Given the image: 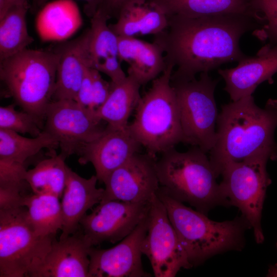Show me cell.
I'll return each mask as SVG.
<instances>
[{
    "instance_id": "obj_21",
    "label": "cell",
    "mask_w": 277,
    "mask_h": 277,
    "mask_svg": "<svg viewBox=\"0 0 277 277\" xmlns=\"http://www.w3.org/2000/svg\"><path fill=\"white\" fill-rule=\"evenodd\" d=\"M168 17L152 0H133L120 11L117 20L109 25L118 36L133 37L157 35L166 29Z\"/></svg>"
},
{
    "instance_id": "obj_10",
    "label": "cell",
    "mask_w": 277,
    "mask_h": 277,
    "mask_svg": "<svg viewBox=\"0 0 277 277\" xmlns=\"http://www.w3.org/2000/svg\"><path fill=\"white\" fill-rule=\"evenodd\" d=\"M103 122L95 111L75 100L52 101L46 109L43 130L57 141L60 153L66 158L102 135L106 127Z\"/></svg>"
},
{
    "instance_id": "obj_14",
    "label": "cell",
    "mask_w": 277,
    "mask_h": 277,
    "mask_svg": "<svg viewBox=\"0 0 277 277\" xmlns=\"http://www.w3.org/2000/svg\"><path fill=\"white\" fill-rule=\"evenodd\" d=\"M148 213L116 246L106 249L90 247L88 277H147L143 269L142 245L148 226Z\"/></svg>"
},
{
    "instance_id": "obj_22",
    "label": "cell",
    "mask_w": 277,
    "mask_h": 277,
    "mask_svg": "<svg viewBox=\"0 0 277 277\" xmlns=\"http://www.w3.org/2000/svg\"><path fill=\"white\" fill-rule=\"evenodd\" d=\"M78 7L73 0L46 3L38 13L36 28L43 40L61 41L70 37L81 26Z\"/></svg>"
},
{
    "instance_id": "obj_37",
    "label": "cell",
    "mask_w": 277,
    "mask_h": 277,
    "mask_svg": "<svg viewBox=\"0 0 277 277\" xmlns=\"http://www.w3.org/2000/svg\"><path fill=\"white\" fill-rule=\"evenodd\" d=\"M7 11V0H0V18L5 15Z\"/></svg>"
},
{
    "instance_id": "obj_26",
    "label": "cell",
    "mask_w": 277,
    "mask_h": 277,
    "mask_svg": "<svg viewBox=\"0 0 277 277\" xmlns=\"http://www.w3.org/2000/svg\"><path fill=\"white\" fill-rule=\"evenodd\" d=\"M66 159L52 152L50 157L27 170L26 180L33 193L62 197L67 179Z\"/></svg>"
},
{
    "instance_id": "obj_28",
    "label": "cell",
    "mask_w": 277,
    "mask_h": 277,
    "mask_svg": "<svg viewBox=\"0 0 277 277\" xmlns=\"http://www.w3.org/2000/svg\"><path fill=\"white\" fill-rule=\"evenodd\" d=\"M57 147V141L44 130L37 136L28 138L14 131L0 129V159L25 164L41 150L46 148L51 151Z\"/></svg>"
},
{
    "instance_id": "obj_2",
    "label": "cell",
    "mask_w": 277,
    "mask_h": 277,
    "mask_svg": "<svg viewBox=\"0 0 277 277\" xmlns=\"http://www.w3.org/2000/svg\"><path fill=\"white\" fill-rule=\"evenodd\" d=\"M216 124L209 157L219 175L231 163L256 157L277 159V100L270 99L264 108L255 104L252 95L224 104Z\"/></svg>"
},
{
    "instance_id": "obj_5",
    "label": "cell",
    "mask_w": 277,
    "mask_h": 277,
    "mask_svg": "<svg viewBox=\"0 0 277 277\" xmlns=\"http://www.w3.org/2000/svg\"><path fill=\"white\" fill-rule=\"evenodd\" d=\"M166 63L163 72L141 96L134 118L128 126L146 153L155 158L183 142L177 100L171 84L174 66Z\"/></svg>"
},
{
    "instance_id": "obj_25",
    "label": "cell",
    "mask_w": 277,
    "mask_h": 277,
    "mask_svg": "<svg viewBox=\"0 0 277 277\" xmlns=\"http://www.w3.org/2000/svg\"><path fill=\"white\" fill-rule=\"evenodd\" d=\"M26 219L35 233L41 236L55 237L63 225V217L60 198L51 194L33 192L24 198Z\"/></svg>"
},
{
    "instance_id": "obj_12",
    "label": "cell",
    "mask_w": 277,
    "mask_h": 277,
    "mask_svg": "<svg viewBox=\"0 0 277 277\" xmlns=\"http://www.w3.org/2000/svg\"><path fill=\"white\" fill-rule=\"evenodd\" d=\"M150 204V202L117 200L100 203L82 219L80 229L91 246L103 242H118L129 234L147 215Z\"/></svg>"
},
{
    "instance_id": "obj_18",
    "label": "cell",
    "mask_w": 277,
    "mask_h": 277,
    "mask_svg": "<svg viewBox=\"0 0 277 277\" xmlns=\"http://www.w3.org/2000/svg\"><path fill=\"white\" fill-rule=\"evenodd\" d=\"M90 247L80 228L65 239L54 238L50 250L32 277H88Z\"/></svg>"
},
{
    "instance_id": "obj_6",
    "label": "cell",
    "mask_w": 277,
    "mask_h": 277,
    "mask_svg": "<svg viewBox=\"0 0 277 277\" xmlns=\"http://www.w3.org/2000/svg\"><path fill=\"white\" fill-rule=\"evenodd\" d=\"M58 58L55 50L27 48L1 61V80L10 95L44 124L55 90Z\"/></svg>"
},
{
    "instance_id": "obj_11",
    "label": "cell",
    "mask_w": 277,
    "mask_h": 277,
    "mask_svg": "<svg viewBox=\"0 0 277 277\" xmlns=\"http://www.w3.org/2000/svg\"><path fill=\"white\" fill-rule=\"evenodd\" d=\"M148 215L142 252L149 259L154 276L174 277L181 269L192 267L157 193L151 200Z\"/></svg>"
},
{
    "instance_id": "obj_17",
    "label": "cell",
    "mask_w": 277,
    "mask_h": 277,
    "mask_svg": "<svg viewBox=\"0 0 277 277\" xmlns=\"http://www.w3.org/2000/svg\"><path fill=\"white\" fill-rule=\"evenodd\" d=\"M90 28L79 36L60 45L52 101L74 100L87 70L92 68L90 53Z\"/></svg>"
},
{
    "instance_id": "obj_1",
    "label": "cell",
    "mask_w": 277,
    "mask_h": 277,
    "mask_svg": "<svg viewBox=\"0 0 277 277\" xmlns=\"http://www.w3.org/2000/svg\"><path fill=\"white\" fill-rule=\"evenodd\" d=\"M167 17V27L154 35L153 42L163 49L166 62L176 68L171 80L191 79L222 64L239 62L246 55L240 49L241 37L260 24L241 14Z\"/></svg>"
},
{
    "instance_id": "obj_38",
    "label": "cell",
    "mask_w": 277,
    "mask_h": 277,
    "mask_svg": "<svg viewBox=\"0 0 277 277\" xmlns=\"http://www.w3.org/2000/svg\"><path fill=\"white\" fill-rule=\"evenodd\" d=\"M28 0H7V7L8 9L15 5L28 3Z\"/></svg>"
},
{
    "instance_id": "obj_23",
    "label": "cell",
    "mask_w": 277,
    "mask_h": 277,
    "mask_svg": "<svg viewBox=\"0 0 277 277\" xmlns=\"http://www.w3.org/2000/svg\"><path fill=\"white\" fill-rule=\"evenodd\" d=\"M167 15L199 17L241 14L253 17L260 23L261 16L253 8L251 0H152Z\"/></svg>"
},
{
    "instance_id": "obj_32",
    "label": "cell",
    "mask_w": 277,
    "mask_h": 277,
    "mask_svg": "<svg viewBox=\"0 0 277 277\" xmlns=\"http://www.w3.org/2000/svg\"><path fill=\"white\" fill-rule=\"evenodd\" d=\"M27 171L25 164L0 159V187L27 189Z\"/></svg>"
},
{
    "instance_id": "obj_16",
    "label": "cell",
    "mask_w": 277,
    "mask_h": 277,
    "mask_svg": "<svg viewBox=\"0 0 277 277\" xmlns=\"http://www.w3.org/2000/svg\"><path fill=\"white\" fill-rule=\"evenodd\" d=\"M277 72V44L262 47L254 56L246 55L237 66L219 69V74L225 82L224 90L232 101L251 95L262 83L272 81Z\"/></svg>"
},
{
    "instance_id": "obj_36",
    "label": "cell",
    "mask_w": 277,
    "mask_h": 277,
    "mask_svg": "<svg viewBox=\"0 0 277 277\" xmlns=\"http://www.w3.org/2000/svg\"><path fill=\"white\" fill-rule=\"evenodd\" d=\"M49 0H37L41 4H46ZM86 2L85 7V11L87 15L92 17L98 8L101 6L105 0H83Z\"/></svg>"
},
{
    "instance_id": "obj_33",
    "label": "cell",
    "mask_w": 277,
    "mask_h": 277,
    "mask_svg": "<svg viewBox=\"0 0 277 277\" xmlns=\"http://www.w3.org/2000/svg\"><path fill=\"white\" fill-rule=\"evenodd\" d=\"M92 83V109L95 111L107 100L112 88V83L105 80L100 72L94 68H91Z\"/></svg>"
},
{
    "instance_id": "obj_8",
    "label": "cell",
    "mask_w": 277,
    "mask_h": 277,
    "mask_svg": "<svg viewBox=\"0 0 277 277\" xmlns=\"http://www.w3.org/2000/svg\"><path fill=\"white\" fill-rule=\"evenodd\" d=\"M218 80L208 72L199 79L171 80L179 105L183 133L182 143L209 152L216 138L215 125L219 114L214 98Z\"/></svg>"
},
{
    "instance_id": "obj_13",
    "label": "cell",
    "mask_w": 277,
    "mask_h": 277,
    "mask_svg": "<svg viewBox=\"0 0 277 277\" xmlns=\"http://www.w3.org/2000/svg\"><path fill=\"white\" fill-rule=\"evenodd\" d=\"M156 160L147 153L134 154L106 179L100 203L111 200L150 203L160 188Z\"/></svg>"
},
{
    "instance_id": "obj_3",
    "label": "cell",
    "mask_w": 277,
    "mask_h": 277,
    "mask_svg": "<svg viewBox=\"0 0 277 277\" xmlns=\"http://www.w3.org/2000/svg\"><path fill=\"white\" fill-rule=\"evenodd\" d=\"M200 148L180 152L174 148L162 153L156 166L160 188L174 200L186 203L207 215L217 205H229L210 159Z\"/></svg>"
},
{
    "instance_id": "obj_9",
    "label": "cell",
    "mask_w": 277,
    "mask_h": 277,
    "mask_svg": "<svg viewBox=\"0 0 277 277\" xmlns=\"http://www.w3.org/2000/svg\"><path fill=\"white\" fill-rule=\"evenodd\" d=\"M268 160L253 158L224 166L220 175L222 193L229 205L237 207L253 229L257 243L264 240L262 212L268 186L271 181L266 170Z\"/></svg>"
},
{
    "instance_id": "obj_7",
    "label": "cell",
    "mask_w": 277,
    "mask_h": 277,
    "mask_svg": "<svg viewBox=\"0 0 277 277\" xmlns=\"http://www.w3.org/2000/svg\"><path fill=\"white\" fill-rule=\"evenodd\" d=\"M24 206L0 209V277H32L55 237L37 235Z\"/></svg>"
},
{
    "instance_id": "obj_24",
    "label": "cell",
    "mask_w": 277,
    "mask_h": 277,
    "mask_svg": "<svg viewBox=\"0 0 277 277\" xmlns=\"http://www.w3.org/2000/svg\"><path fill=\"white\" fill-rule=\"evenodd\" d=\"M112 85L110 94L95 111V114L109 127L125 128L128 126L129 118L135 110L141 97L140 93L141 86L128 75L122 82Z\"/></svg>"
},
{
    "instance_id": "obj_19",
    "label": "cell",
    "mask_w": 277,
    "mask_h": 277,
    "mask_svg": "<svg viewBox=\"0 0 277 277\" xmlns=\"http://www.w3.org/2000/svg\"><path fill=\"white\" fill-rule=\"evenodd\" d=\"M96 175L84 178L67 167V179L62 197L63 225L60 239L76 232L87 211L102 201L104 189L96 187Z\"/></svg>"
},
{
    "instance_id": "obj_39",
    "label": "cell",
    "mask_w": 277,
    "mask_h": 277,
    "mask_svg": "<svg viewBox=\"0 0 277 277\" xmlns=\"http://www.w3.org/2000/svg\"><path fill=\"white\" fill-rule=\"evenodd\" d=\"M268 275L270 276H277V266H274L270 267Z\"/></svg>"
},
{
    "instance_id": "obj_15",
    "label": "cell",
    "mask_w": 277,
    "mask_h": 277,
    "mask_svg": "<svg viewBox=\"0 0 277 277\" xmlns=\"http://www.w3.org/2000/svg\"><path fill=\"white\" fill-rule=\"evenodd\" d=\"M141 147L128 126L114 129L106 125L102 135L84 145L77 154L79 163H91L98 181L104 183L113 171L140 152Z\"/></svg>"
},
{
    "instance_id": "obj_34",
    "label": "cell",
    "mask_w": 277,
    "mask_h": 277,
    "mask_svg": "<svg viewBox=\"0 0 277 277\" xmlns=\"http://www.w3.org/2000/svg\"><path fill=\"white\" fill-rule=\"evenodd\" d=\"M91 68L87 70L74 100L81 105L92 110Z\"/></svg>"
},
{
    "instance_id": "obj_40",
    "label": "cell",
    "mask_w": 277,
    "mask_h": 277,
    "mask_svg": "<svg viewBox=\"0 0 277 277\" xmlns=\"http://www.w3.org/2000/svg\"><path fill=\"white\" fill-rule=\"evenodd\" d=\"M34 1H37V0H34Z\"/></svg>"
},
{
    "instance_id": "obj_29",
    "label": "cell",
    "mask_w": 277,
    "mask_h": 277,
    "mask_svg": "<svg viewBox=\"0 0 277 277\" xmlns=\"http://www.w3.org/2000/svg\"><path fill=\"white\" fill-rule=\"evenodd\" d=\"M110 17L102 6L91 17L89 49L92 68L109 59L118 57V37L107 24Z\"/></svg>"
},
{
    "instance_id": "obj_31",
    "label": "cell",
    "mask_w": 277,
    "mask_h": 277,
    "mask_svg": "<svg viewBox=\"0 0 277 277\" xmlns=\"http://www.w3.org/2000/svg\"><path fill=\"white\" fill-rule=\"evenodd\" d=\"M255 12L261 16L262 38L277 44V0H251Z\"/></svg>"
},
{
    "instance_id": "obj_4",
    "label": "cell",
    "mask_w": 277,
    "mask_h": 277,
    "mask_svg": "<svg viewBox=\"0 0 277 277\" xmlns=\"http://www.w3.org/2000/svg\"><path fill=\"white\" fill-rule=\"evenodd\" d=\"M157 195L166 207L192 267L214 255L243 248L245 231L251 227L243 215L231 221L216 222L173 199L160 188Z\"/></svg>"
},
{
    "instance_id": "obj_27",
    "label": "cell",
    "mask_w": 277,
    "mask_h": 277,
    "mask_svg": "<svg viewBox=\"0 0 277 277\" xmlns=\"http://www.w3.org/2000/svg\"><path fill=\"white\" fill-rule=\"evenodd\" d=\"M28 3L10 8L0 18V60L12 56L33 41L28 31L26 21Z\"/></svg>"
},
{
    "instance_id": "obj_35",
    "label": "cell",
    "mask_w": 277,
    "mask_h": 277,
    "mask_svg": "<svg viewBox=\"0 0 277 277\" xmlns=\"http://www.w3.org/2000/svg\"><path fill=\"white\" fill-rule=\"evenodd\" d=\"M133 0H105L102 5L107 11L109 16H117L121 9L128 3Z\"/></svg>"
},
{
    "instance_id": "obj_20",
    "label": "cell",
    "mask_w": 277,
    "mask_h": 277,
    "mask_svg": "<svg viewBox=\"0 0 277 277\" xmlns=\"http://www.w3.org/2000/svg\"><path fill=\"white\" fill-rule=\"evenodd\" d=\"M118 37V58L121 63H127L128 76L142 86L163 72L167 63L164 51L158 44L136 37Z\"/></svg>"
},
{
    "instance_id": "obj_30",
    "label": "cell",
    "mask_w": 277,
    "mask_h": 277,
    "mask_svg": "<svg viewBox=\"0 0 277 277\" xmlns=\"http://www.w3.org/2000/svg\"><path fill=\"white\" fill-rule=\"evenodd\" d=\"M44 125L33 114L24 110H16L13 104L0 107V129L22 134L28 133L35 137L42 132Z\"/></svg>"
}]
</instances>
